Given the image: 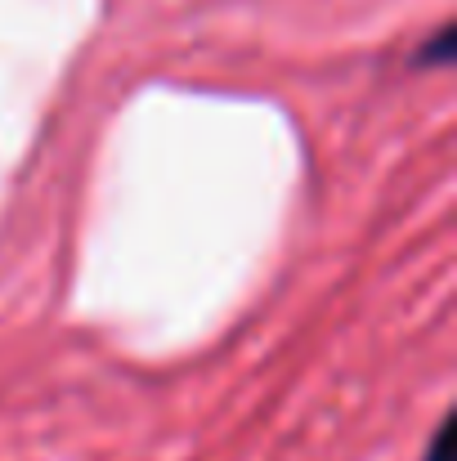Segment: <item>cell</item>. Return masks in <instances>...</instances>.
<instances>
[{"label":"cell","mask_w":457,"mask_h":461,"mask_svg":"<svg viewBox=\"0 0 457 461\" xmlns=\"http://www.w3.org/2000/svg\"><path fill=\"white\" fill-rule=\"evenodd\" d=\"M426 461H453V426H449V421H440V430H435V439H431Z\"/></svg>","instance_id":"cell-1"}]
</instances>
